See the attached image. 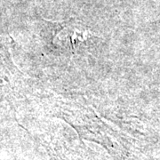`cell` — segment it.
Here are the masks:
<instances>
[{
  "label": "cell",
  "instance_id": "6da1fadb",
  "mask_svg": "<svg viewBox=\"0 0 160 160\" xmlns=\"http://www.w3.org/2000/svg\"><path fill=\"white\" fill-rule=\"evenodd\" d=\"M92 38L90 32L86 29H80L78 28H67L62 30V32L58 36V38L61 42H68V45L73 47L72 50H77L78 47L83 46L85 47L86 40Z\"/></svg>",
  "mask_w": 160,
  "mask_h": 160
}]
</instances>
